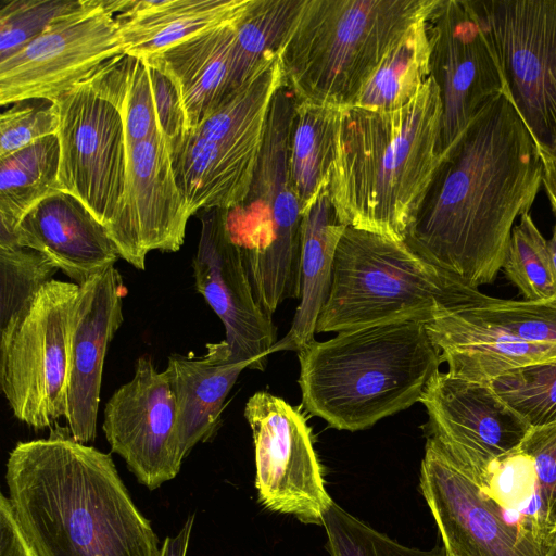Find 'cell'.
<instances>
[{"label": "cell", "mask_w": 556, "mask_h": 556, "mask_svg": "<svg viewBox=\"0 0 556 556\" xmlns=\"http://www.w3.org/2000/svg\"><path fill=\"white\" fill-rule=\"evenodd\" d=\"M542 182L539 149L505 91L442 156L403 241L466 285H489Z\"/></svg>", "instance_id": "1"}, {"label": "cell", "mask_w": 556, "mask_h": 556, "mask_svg": "<svg viewBox=\"0 0 556 556\" xmlns=\"http://www.w3.org/2000/svg\"><path fill=\"white\" fill-rule=\"evenodd\" d=\"M15 516L38 556H161L110 454L56 427L18 442L5 465Z\"/></svg>", "instance_id": "2"}, {"label": "cell", "mask_w": 556, "mask_h": 556, "mask_svg": "<svg viewBox=\"0 0 556 556\" xmlns=\"http://www.w3.org/2000/svg\"><path fill=\"white\" fill-rule=\"evenodd\" d=\"M441 117L432 76L402 108L341 109L328 191L346 227L404 240L441 162Z\"/></svg>", "instance_id": "3"}, {"label": "cell", "mask_w": 556, "mask_h": 556, "mask_svg": "<svg viewBox=\"0 0 556 556\" xmlns=\"http://www.w3.org/2000/svg\"><path fill=\"white\" fill-rule=\"evenodd\" d=\"M298 353L305 409L348 431L367 429L420 402L442 362L418 320L340 331Z\"/></svg>", "instance_id": "4"}, {"label": "cell", "mask_w": 556, "mask_h": 556, "mask_svg": "<svg viewBox=\"0 0 556 556\" xmlns=\"http://www.w3.org/2000/svg\"><path fill=\"white\" fill-rule=\"evenodd\" d=\"M439 0H305L281 46L285 84L298 100L355 103L386 54Z\"/></svg>", "instance_id": "5"}, {"label": "cell", "mask_w": 556, "mask_h": 556, "mask_svg": "<svg viewBox=\"0 0 556 556\" xmlns=\"http://www.w3.org/2000/svg\"><path fill=\"white\" fill-rule=\"evenodd\" d=\"M489 295L442 271L402 240L346 227L316 332H340L399 320L427 323Z\"/></svg>", "instance_id": "6"}, {"label": "cell", "mask_w": 556, "mask_h": 556, "mask_svg": "<svg viewBox=\"0 0 556 556\" xmlns=\"http://www.w3.org/2000/svg\"><path fill=\"white\" fill-rule=\"evenodd\" d=\"M285 84L278 53L266 55L249 79L224 97L172 153L190 213L230 210L250 191L271 101Z\"/></svg>", "instance_id": "7"}, {"label": "cell", "mask_w": 556, "mask_h": 556, "mask_svg": "<svg viewBox=\"0 0 556 556\" xmlns=\"http://www.w3.org/2000/svg\"><path fill=\"white\" fill-rule=\"evenodd\" d=\"M296 97L283 84L268 112L249 194L256 219L240 243L255 300L270 316L287 299H299L303 211L289 173V135ZM241 205V204H240Z\"/></svg>", "instance_id": "8"}, {"label": "cell", "mask_w": 556, "mask_h": 556, "mask_svg": "<svg viewBox=\"0 0 556 556\" xmlns=\"http://www.w3.org/2000/svg\"><path fill=\"white\" fill-rule=\"evenodd\" d=\"M79 285L46 283L1 327L0 383L14 416L35 429L66 413L68 338Z\"/></svg>", "instance_id": "9"}, {"label": "cell", "mask_w": 556, "mask_h": 556, "mask_svg": "<svg viewBox=\"0 0 556 556\" xmlns=\"http://www.w3.org/2000/svg\"><path fill=\"white\" fill-rule=\"evenodd\" d=\"M505 91L540 154L556 159V0L473 1Z\"/></svg>", "instance_id": "10"}, {"label": "cell", "mask_w": 556, "mask_h": 556, "mask_svg": "<svg viewBox=\"0 0 556 556\" xmlns=\"http://www.w3.org/2000/svg\"><path fill=\"white\" fill-rule=\"evenodd\" d=\"M53 101L59 111L60 189L79 199L108 228L126 189L128 148L122 114L87 83Z\"/></svg>", "instance_id": "11"}, {"label": "cell", "mask_w": 556, "mask_h": 556, "mask_svg": "<svg viewBox=\"0 0 556 556\" xmlns=\"http://www.w3.org/2000/svg\"><path fill=\"white\" fill-rule=\"evenodd\" d=\"M124 52L111 0H83L28 46L0 62V104L54 100Z\"/></svg>", "instance_id": "12"}, {"label": "cell", "mask_w": 556, "mask_h": 556, "mask_svg": "<svg viewBox=\"0 0 556 556\" xmlns=\"http://www.w3.org/2000/svg\"><path fill=\"white\" fill-rule=\"evenodd\" d=\"M244 417L253 435L258 502L270 511L321 526L333 500L304 416L281 397L258 391L248 400Z\"/></svg>", "instance_id": "13"}, {"label": "cell", "mask_w": 556, "mask_h": 556, "mask_svg": "<svg viewBox=\"0 0 556 556\" xmlns=\"http://www.w3.org/2000/svg\"><path fill=\"white\" fill-rule=\"evenodd\" d=\"M430 72L442 102L438 152L450 150L505 81L489 31L470 0H439L428 17Z\"/></svg>", "instance_id": "14"}, {"label": "cell", "mask_w": 556, "mask_h": 556, "mask_svg": "<svg viewBox=\"0 0 556 556\" xmlns=\"http://www.w3.org/2000/svg\"><path fill=\"white\" fill-rule=\"evenodd\" d=\"M419 485L446 556H546L554 546L508 521L500 505L430 439Z\"/></svg>", "instance_id": "15"}, {"label": "cell", "mask_w": 556, "mask_h": 556, "mask_svg": "<svg viewBox=\"0 0 556 556\" xmlns=\"http://www.w3.org/2000/svg\"><path fill=\"white\" fill-rule=\"evenodd\" d=\"M420 403L428 438L460 469L479 480L489 465L517 450L530 431L490 383L437 372Z\"/></svg>", "instance_id": "16"}, {"label": "cell", "mask_w": 556, "mask_h": 556, "mask_svg": "<svg viewBox=\"0 0 556 556\" xmlns=\"http://www.w3.org/2000/svg\"><path fill=\"white\" fill-rule=\"evenodd\" d=\"M102 429L112 452L148 489L178 475L185 457L176 401L165 370L159 371L149 354L137 359L132 379L108 401Z\"/></svg>", "instance_id": "17"}, {"label": "cell", "mask_w": 556, "mask_h": 556, "mask_svg": "<svg viewBox=\"0 0 556 556\" xmlns=\"http://www.w3.org/2000/svg\"><path fill=\"white\" fill-rule=\"evenodd\" d=\"M229 210L201 211V232L192 260L197 291L222 320L230 361L264 370L274 351L276 328L255 300L241 249L229 227Z\"/></svg>", "instance_id": "18"}, {"label": "cell", "mask_w": 556, "mask_h": 556, "mask_svg": "<svg viewBox=\"0 0 556 556\" xmlns=\"http://www.w3.org/2000/svg\"><path fill=\"white\" fill-rule=\"evenodd\" d=\"M127 148L125 195L106 230L119 256L143 270L151 251L176 252L181 248L192 214L161 130Z\"/></svg>", "instance_id": "19"}, {"label": "cell", "mask_w": 556, "mask_h": 556, "mask_svg": "<svg viewBox=\"0 0 556 556\" xmlns=\"http://www.w3.org/2000/svg\"><path fill=\"white\" fill-rule=\"evenodd\" d=\"M125 286L111 266L79 286L67 352L65 420L72 437H97L102 372L108 346L122 326Z\"/></svg>", "instance_id": "20"}, {"label": "cell", "mask_w": 556, "mask_h": 556, "mask_svg": "<svg viewBox=\"0 0 556 556\" xmlns=\"http://www.w3.org/2000/svg\"><path fill=\"white\" fill-rule=\"evenodd\" d=\"M0 236L45 254L79 286L121 257L106 228L79 199L63 190L34 206L13 233Z\"/></svg>", "instance_id": "21"}, {"label": "cell", "mask_w": 556, "mask_h": 556, "mask_svg": "<svg viewBox=\"0 0 556 556\" xmlns=\"http://www.w3.org/2000/svg\"><path fill=\"white\" fill-rule=\"evenodd\" d=\"M202 356L172 354L165 372L177 408V432L184 457L212 440L222 424L225 401L250 362H232L225 341L210 343Z\"/></svg>", "instance_id": "22"}, {"label": "cell", "mask_w": 556, "mask_h": 556, "mask_svg": "<svg viewBox=\"0 0 556 556\" xmlns=\"http://www.w3.org/2000/svg\"><path fill=\"white\" fill-rule=\"evenodd\" d=\"M252 0H111L125 53L149 56L237 21Z\"/></svg>", "instance_id": "23"}, {"label": "cell", "mask_w": 556, "mask_h": 556, "mask_svg": "<svg viewBox=\"0 0 556 556\" xmlns=\"http://www.w3.org/2000/svg\"><path fill=\"white\" fill-rule=\"evenodd\" d=\"M440 350L488 342L556 344V300H486L437 315L425 323Z\"/></svg>", "instance_id": "24"}, {"label": "cell", "mask_w": 556, "mask_h": 556, "mask_svg": "<svg viewBox=\"0 0 556 556\" xmlns=\"http://www.w3.org/2000/svg\"><path fill=\"white\" fill-rule=\"evenodd\" d=\"M237 21L214 26L152 55L141 56L176 81L186 111L188 134L227 96Z\"/></svg>", "instance_id": "25"}, {"label": "cell", "mask_w": 556, "mask_h": 556, "mask_svg": "<svg viewBox=\"0 0 556 556\" xmlns=\"http://www.w3.org/2000/svg\"><path fill=\"white\" fill-rule=\"evenodd\" d=\"M345 228L328 188L303 213L300 303L290 330L276 342L275 352H299L315 341L318 316L331 287L337 247Z\"/></svg>", "instance_id": "26"}, {"label": "cell", "mask_w": 556, "mask_h": 556, "mask_svg": "<svg viewBox=\"0 0 556 556\" xmlns=\"http://www.w3.org/2000/svg\"><path fill=\"white\" fill-rule=\"evenodd\" d=\"M340 111L296 99L289 135V173L303 213L328 188Z\"/></svg>", "instance_id": "27"}, {"label": "cell", "mask_w": 556, "mask_h": 556, "mask_svg": "<svg viewBox=\"0 0 556 556\" xmlns=\"http://www.w3.org/2000/svg\"><path fill=\"white\" fill-rule=\"evenodd\" d=\"M59 172L56 135L0 159V232L13 233L34 206L61 190Z\"/></svg>", "instance_id": "28"}, {"label": "cell", "mask_w": 556, "mask_h": 556, "mask_svg": "<svg viewBox=\"0 0 556 556\" xmlns=\"http://www.w3.org/2000/svg\"><path fill=\"white\" fill-rule=\"evenodd\" d=\"M428 17L410 26L394 43L353 105L391 111L416 97L431 76Z\"/></svg>", "instance_id": "29"}, {"label": "cell", "mask_w": 556, "mask_h": 556, "mask_svg": "<svg viewBox=\"0 0 556 556\" xmlns=\"http://www.w3.org/2000/svg\"><path fill=\"white\" fill-rule=\"evenodd\" d=\"M122 114L127 147L159 130L149 65L144 58L122 53L104 62L84 81Z\"/></svg>", "instance_id": "30"}, {"label": "cell", "mask_w": 556, "mask_h": 556, "mask_svg": "<svg viewBox=\"0 0 556 556\" xmlns=\"http://www.w3.org/2000/svg\"><path fill=\"white\" fill-rule=\"evenodd\" d=\"M305 0H252L236 23L228 92L243 85L261 61L278 53Z\"/></svg>", "instance_id": "31"}, {"label": "cell", "mask_w": 556, "mask_h": 556, "mask_svg": "<svg viewBox=\"0 0 556 556\" xmlns=\"http://www.w3.org/2000/svg\"><path fill=\"white\" fill-rule=\"evenodd\" d=\"M440 353L448 374L490 383L510 370L556 358V344L488 342L448 346Z\"/></svg>", "instance_id": "32"}, {"label": "cell", "mask_w": 556, "mask_h": 556, "mask_svg": "<svg viewBox=\"0 0 556 556\" xmlns=\"http://www.w3.org/2000/svg\"><path fill=\"white\" fill-rule=\"evenodd\" d=\"M502 268L525 300H556V274L546 240L529 213L513 228Z\"/></svg>", "instance_id": "33"}, {"label": "cell", "mask_w": 556, "mask_h": 556, "mask_svg": "<svg viewBox=\"0 0 556 556\" xmlns=\"http://www.w3.org/2000/svg\"><path fill=\"white\" fill-rule=\"evenodd\" d=\"M490 384L530 428L556 424V358L510 370Z\"/></svg>", "instance_id": "34"}, {"label": "cell", "mask_w": 556, "mask_h": 556, "mask_svg": "<svg viewBox=\"0 0 556 556\" xmlns=\"http://www.w3.org/2000/svg\"><path fill=\"white\" fill-rule=\"evenodd\" d=\"M58 270L45 254L0 236V328L52 280Z\"/></svg>", "instance_id": "35"}, {"label": "cell", "mask_w": 556, "mask_h": 556, "mask_svg": "<svg viewBox=\"0 0 556 556\" xmlns=\"http://www.w3.org/2000/svg\"><path fill=\"white\" fill-rule=\"evenodd\" d=\"M330 556H446L444 547H408L371 528L334 501L323 518Z\"/></svg>", "instance_id": "36"}, {"label": "cell", "mask_w": 556, "mask_h": 556, "mask_svg": "<svg viewBox=\"0 0 556 556\" xmlns=\"http://www.w3.org/2000/svg\"><path fill=\"white\" fill-rule=\"evenodd\" d=\"M83 0H8L0 9V62L38 38Z\"/></svg>", "instance_id": "37"}, {"label": "cell", "mask_w": 556, "mask_h": 556, "mask_svg": "<svg viewBox=\"0 0 556 556\" xmlns=\"http://www.w3.org/2000/svg\"><path fill=\"white\" fill-rule=\"evenodd\" d=\"M58 129L55 101L35 98L12 103L0 117V159L56 135Z\"/></svg>", "instance_id": "38"}, {"label": "cell", "mask_w": 556, "mask_h": 556, "mask_svg": "<svg viewBox=\"0 0 556 556\" xmlns=\"http://www.w3.org/2000/svg\"><path fill=\"white\" fill-rule=\"evenodd\" d=\"M529 456L536 484V498L548 532L556 538V424L531 428L520 444Z\"/></svg>", "instance_id": "39"}, {"label": "cell", "mask_w": 556, "mask_h": 556, "mask_svg": "<svg viewBox=\"0 0 556 556\" xmlns=\"http://www.w3.org/2000/svg\"><path fill=\"white\" fill-rule=\"evenodd\" d=\"M147 63L149 65L159 128L172 154L188 135L184 102L174 78L157 65L149 61Z\"/></svg>", "instance_id": "40"}, {"label": "cell", "mask_w": 556, "mask_h": 556, "mask_svg": "<svg viewBox=\"0 0 556 556\" xmlns=\"http://www.w3.org/2000/svg\"><path fill=\"white\" fill-rule=\"evenodd\" d=\"M0 556H38L23 531L9 496L0 494Z\"/></svg>", "instance_id": "41"}, {"label": "cell", "mask_w": 556, "mask_h": 556, "mask_svg": "<svg viewBox=\"0 0 556 556\" xmlns=\"http://www.w3.org/2000/svg\"><path fill=\"white\" fill-rule=\"evenodd\" d=\"M195 515H190L174 536H167L161 547V556H186Z\"/></svg>", "instance_id": "42"}, {"label": "cell", "mask_w": 556, "mask_h": 556, "mask_svg": "<svg viewBox=\"0 0 556 556\" xmlns=\"http://www.w3.org/2000/svg\"><path fill=\"white\" fill-rule=\"evenodd\" d=\"M540 155L543 163L542 186L556 218V159L543 154Z\"/></svg>", "instance_id": "43"}, {"label": "cell", "mask_w": 556, "mask_h": 556, "mask_svg": "<svg viewBox=\"0 0 556 556\" xmlns=\"http://www.w3.org/2000/svg\"><path fill=\"white\" fill-rule=\"evenodd\" d=\"M548 249L552 257L553 267L556 274V223L553 228V233L551 239L548 240Z\"/></svg>", "instance_id": "44"}, {"label": "cell", "mask_w": 556, "mask_h": 556, "mask_svg": "<svg viewBox=\"0 0 556 556\" xmlns=\"http://www.w3.org/2000/svg\"><path fill=\"white\" fill-rule=\"evenodd\" d=\"M546 556H556V544L551 548Z\"/></svg>", "instance_id": "45"}]
</instances>
